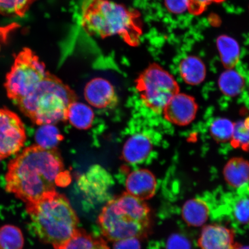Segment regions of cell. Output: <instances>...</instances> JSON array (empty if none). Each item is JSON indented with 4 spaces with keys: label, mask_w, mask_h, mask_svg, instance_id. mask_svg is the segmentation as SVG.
<instances>
[{
    "label": "cell",
    "mask_w": 249,
    "mask_h": 249,
    "mask_svg": "<svg viewBox=\"0 0 249 249\" xmlns=\"http://www.w3.org/2000/svg\"><path fill=\"white\" fill-rule=\"evenodd\" d=\"M63 171V161L57 148L31 145L9 162L6 191L26 204L36 201L55 191L56 178Z\"/></svg>",
    "instance_id": "cell-1"
},
{
    "label": "cell",
    "mask_w": 249,
    "mask_h": 249,
    "mask_svg": "<svg viewBox=\"0 0 249 249\" xmlns=\"http://www.w3.org/2000/svg\"><path fill=\"white\" fill-rule=\"evenodd\" d=\"M80 24L89 36H118L132 47L139 46L143 34L140 12L113 0H84Z\"/></svg>",
    "instance_id": "cell-2"
},
{
    "label": "cell",
    "mask_w": 249,
    "mask_h": 249,
    "mask_svg": "<svg viewBox=\"0 0 249 249\" xmlns=\"http://www.w3.org/2000/svg\"><path fill=\"white\" fill-rule=\"evenodd\" d=\"M32 227L42 242L60 249L72 237L79 220L69 200L56 191L26 204Z\"/></svg>",
    "instance_id": "cell-3"
},
{
    "label": "cell",
    "mask_w": 249,
    "mask_h": 249,
    "mask_svg": "<svg viewBox=\"0 0 249 249\" xmlns=\"http://www.w3.org/2000/svg\"><path fill=\"white\" fill-rule=\"evenodd\" d=\"M98 221L103 235L108 240L142 238L150 230V210L144 201L124 193L106 204Z\"/></svg>",
    "instance_id": "cell-4"
},
{
    "label": "cell",
    "mask_w": 249,
    "mask_h": 249,
    "mask_svg": "<svg viewBox=\"0 0 249 249\" xmlns=\"http://www.w3.org/2000/svg\"><path fill=\"white\" fill-rule=\"evenodd\" d=\"M77 99L69 86L47 71L34 91L16 104L34 123L42 125L67 121L68 108Z\"/></svg>",
    "instance_id": "cell-5"
},
{
    "label": "cell",
    "mask_w": 249,
    "mask_h": 249,
    "mask_svg": "<svg viewBox=\"0 0 249 249\" xmlns=\"http://www.w3.org/2000/svg\"><path fill=\"white\" fill-rule=\"evenodd\" d=\"M45 65L29 48L17 55L11 71L6 76L5 87L9 99L16 103L34 91L45 77Z\"/></svg>",
    "instance_id": "cell-6"
},
{
    "label": "cell",
    "mask_w": 249,
    "mask_h": 249,
    "mask_svg": "<svg viewBox=\"0 0 249 249\" xmlns=\"http://www.w3.org/2000/svg\"><path fill=\"white\" fill-rule=\"evenodd\" d=\"M136 89L146 107L160 113L171 98L179 92V87L171 74L160 65L152 63L136 80Z\"/></svg>",
    "instance_id": "cell-7"
},
{
    "label": "cell",
    "mask_w": 249,
    "mask_h": 249,
    "mask_svg": "<svg viewBox=\"0 0 249 249\" xmlns=\"http://www.w3.org/2000/svg\"><path fill=\"white\" fill-rule=\"evenodd\" d=\"M26 140V132L20 117L7 108H0V159L17 154Z\"/></svg>",
    "instance_id": "cell-8"
},
{
    "label": "cell",
    "mask_w": 249,
    "mask_h": 249,
    "mask_svg": "<svg viewBox=\"0 0 249 249\" xmlns=\"http://www.w3.org/2000/svg\"><path fill=\"white\" fill-rule=\"evenodd\" d=\"M198 105L193 96L183 93L174 96L164 107L165 119L176 125H188L195 119Z\"/></svg>",
    "instance_id": "cell-9"
},
{
    "label": "cell",
    "mask_w": 249,
    "mask_h": 249,
    "mask_svg": "<svg viewBox=\"0 0 249 249\" xmlns=\"http://www.w3.org/2000/svg\"><path fill=\"white\" fill-rule=\"evenodd\" d=\"M84 95L86 100L95 108H111L118 103V97L114 87L107 79L94 78L87 84Z\"/></svg>",
    "instance_id": "cell-10"
},
{
    "label": "cell",
    "mask_w": 249,
    "mask_h": 249,
    "mask_svg": "<svg viewBox=\"0 0 249 249\" xmlns=\"http://www.w3.org/2000/svg\"><path fill=\"white\" fill-rule=\"evenodd\" d=\"M236 245L232 230L219 225L204 227L198 239L201 249H235Z\"/></svg>",
    "instance_id": "cell-11"
},
{
    "label": "cell",
    "mask_w": 249,
    "mask_h": 249,
    "mask_svg": "<svg viewBox=\"0 0 249 249\" xmlns=\"http://www.w3.org/2000/svg\"><path fill=\"white\" fill-rule=\"evenodd\" d=\"M157 186L155 177L147 169L132 171L127 176L125 182L127 193L142 201L153 197Z\"/></svg>",
    "instance_id": "cell-12"
},
{
    "label": "cell",
    "mask_w": 249,
    "mask_h": 249,
    "mask_svg": "<svg viewBox=\"0 0 249 249\" xmlns=\"http://www.w3.org/2000/svg\"><path fill=\"white\" fill-rule=\"evenodd\" d=\"M152 149L150 139L143 133H137L127 140L124 145L122 157L126 162L136 164L148 157Z\"/></svg>",
    "instance_id": "cell-13"
},
{
    "label": "cell",
    "mask_w": 249,
    "mask_h": 249,
    "mask_svg": "<svg viewBox=\"0 0 249 249\" xmlns=\"http://www.w3.org/2000/svg\"><path fill=\"white\" fill-rule=\"evenodd\" d=\"M223 176L232 188H244L249 182V161L241 157L231 159L224 167Z\"/></svg>",
    "instance_id": "cell-14"
},
{
    "label": "cell",
    "mask_w": 249,
    "mask_h": 249,
    "mask_svg": "<svg viewBox=\"0 0 249 249\" xmlns=\"http://www.w3.org/2000/svg\"><path fill=\"white\" fill-rule=\"evenodd\" d=\"M180 77L188 85H200L205 79L207 70L200 58L195 55H188L180 61L179 65Z\"/></svg>",
    "instance_id": "cell-15"
},
{
    "label": "cell",
    "mask_w": 249,
    "mask_h": 249,
    "mask_svg": "<svg viewBox=\"0 0 249 249\" xmlns=\"http://www.w3.org/2000/svg\"><path fill=\"white\" fill-rule=\"evenodd\" d=\"M210 208L206 202L201 198H192L183 205L182 216L190 226L201 227L209 218Z\"/></svg>",
    "instance_id": "cell-16"
},
{
    "label": "cell",
    "mask_w": 249,
    "mask_h": 249,
    "mask_svg": "<svg viewBox=\"0 0 249 249\" xmlns=\"http://www.w3.org/2000/svg\"><path fill=\"white\" fill-rule=\"evenodd\" d=\"M108 176L101 168H93L80 179L79 186L87 195L99 197L105 194L108 188Z\"/></svg>",
    "instance_id": "cell-17"
},
{
    "label": "cell",
    "mask_w": 249,
    "mask_h": 249,
    "mask_svg": "<svg viewBox=\"0 0 249 249\" xmlns=\"http://www.w3.org/2000/svg\"><path fill=\"white\" fill-rule=\"evenodd\" d=\"M217 48L221 61L227 70L233 69L240 60V48L235 39L223 35L217 39Z\"/></svg>",
    "instance_id": "cell-18"
},
{
    "label": "cell",
    "mask_w": 249,
    "mask_h": 249,
    "mask_svg": "<svg viewBox=\"0 0 249 249\" xmlns=\"http://www.w3.org/2000/svg\"><path fill=\"white\" fill-rule=\"evenodd\" d=\"M93 119L94 113L92 108L83 103L74 102L68 108L67 120L78 129H89Z\"/></svg>",
    "instance_id": "cell-19"
},
{
    "label": "cell",
    "mask_w": 249,
    "mask_h": 249,
    "mask_svg": "<svg viewBox=\"0 0 249 249\" xmlns=\"http://www.w3.org/2000/svg\"><path fill=\"white\" fill-rule=\"evenodd\" d=\"M218 86L223 94L229 97H235L244 90L245 82L244 77L237 71L229 69L220 74Z\"/></svg>",
    "instance_id": "cell-20"
},
{
    "label": "cell",
    "mask_w": 249,
    "mask_h": 249,
    "mask_svg": "<svg viewBox=\"0 0 249 249\" xmlns=\"http://www.w3.org/2000/svg\"><path fill=\"white\" fill-rule=\"evenodd\" d=\"M35 138L37 145L40 147L51 149L56 148L64 137L53 124H45L36 130Z\"/></svg>",
    "instance_id": "cell-21"
},
{
    "label": "cell",
    "mask_w": 249,
    "mask_h": 249,
    "mask_svg": "<svg viewBox=\"0 0 249 249\" xmlns=\"http://www.w3.org/2000/svg\"><path fill=\"white\" fill-rule=\"evenodd\" d=\"M23 245V233L18 227L5 225L0 228V249H21Z\"/></svg>",
    "instance_id": "cell-22"
},
{
    "label": "cell",
    "mask_w": 249,
    "mask_h": 249,
    "mask_svg": "<svg viewBox=\"0 0 249 249\" xmlns=\"http://www.w3.org/2000/svg\"><path fill=\"white\" fill-rule=\"evenodd\" d=\"M235 124L227 118H220L214 120L210 126V133L214 140L225 142L231 140Z\"/></svg>",
    "instance_id": "cell-23"
},
{
    "label": "cell",
    "mask_w": 249,
    "mask_h": 249,
    "mask_svg": "<svg viewBox=\"0 0 249 249\" xmlns=\"http://www.w3.org/2000/svg\"><path fill=\"white\" fill-rule=\"evenodd\" d=\"M101 238H96L82 229H78L74 235L60 249H95Z\"/></svg>",
    "instance_id": "cell-24"
},
{
    "label": "cell",
    "mask_w": 249,
    "mask_h": 249,
    "mask_svg": "<svg viewBox=\"0 0 249 249\" xmlns=\"http://www.w3.org/2000/svg\"><path fill=\"white\" fill-rule=\"evenodd\" d=\"M37 0H0V15L23 17Z\"/></svg>",
    "instance_id": "cell-25"
},
{
    "label": "cell",
    "mask_w": 249,
    "mask_h": 249,
    "mask_svg": "<svg viewBox=\"0 0 249 249\" xmlns=\"http://www.w3.org/2000/svg\"><path fill=\"white\" fill-rule=\"evenodd\" d=\"M231 143L235 148L249 150V117L235 124Z\"/></svg>",
    "instance_id": "cell-26"
},
{
    "label": "cell",
    "mask_w": 249,
    "mask_h": 249,
    "mask_svg": "<svg viewBox=\"0 0 249 249\" xmlns=\"http://www.w3.org/2000/svg\"><path fill=\"white\" fill-rule=\"evenodd\" d=\"M233 215L239 223L249 224V197L242 196L233 205Z\"/></svg>",
    "instance_id": "cell-27"
},
{
    "label": "cell",
    "mask_w": 249,
    "mask_h": 249,
    "mask_svg": "<svg viewBox=\"0 0 249 249\" xmlns=\"http://www.w3.org/2000/svg\"><path fill=\"white\" fill-rule=\"evenodd\" d=\"M225 0H189L188 11L195 16L202 14L213 3H220Z\"/></svg>",
    "instance_id": "cell-28"
},
{
    "label": "cell",
    "mask_w": 249,
    "mask_h": 249,
    "mask_svg": "<svg viewBox=\"0 0 249 249\" xmlns=\"http://www.w3.org/2000/svg\"><path fill=\"white\" fill-rule=\"evenodd\" d=\"M166 249H192V248L189 241L185 236L174 233L168 238Z\"/></svg>",
    "instance_id": "cell-29"
},
{
    "label": "cell",
    "mask_w": 249,
    "mask_h": 249,
    "mask_svg": "<svg viewBox=\"0 0 249 249\" xmlns=\"http://www.w3.org/2000/svg\"><path fill=\"white\" fill-rule=\"evenodd\" d=\"M167 11L174 15L184 13L189 8V0H164Z\"/></svg>",
    "instance_id": "cell-30"
},
{
    "label": "cell",
    "mask_w": 249,
    "mask_h": 249,
    "mask_svg": "<svg viewBox=\"0 0 249 249\" xmlns=\"http://www.w3.org/2000/svg\"><path fill=\"white\" fill-rule=\"evenodd\" d=\"M140 238H128L115 241L113 249H141Z\"/></svg>",
    "instance_id": "cell-31"
},
{
    "label": "cell",
    "mask_w": 249,
    "mask_h": 249,
    "mask_svg": "<svg viewBox=\"0 0 249 249\" xmlns=\"http://www.w3.org/2000/svg\"><path fill=\"white\" fill-rule=\"evenodd\" d=\"M19 27V24L17 23H12L6 26H0V51L2 47L8 41L9 36Z\"/></svg>",
    "instance_id": "cell-32"
},
{
    "label": "cell",
    "mask_w": 249,
    "mask_h": 249,
    "mask_svg": "<svg viewBox=\"0 0 249 249\" xmlns=\"http://www.w3.org/2000/svg\"><path fill=\"white\" fill-rule=\"evenodd\" d=\"M71 181V176L68 171H63L59 174L55 180L56 186H66Z\"/></svg>",
    "instance_id": "cell-33"
},
{
    "label": "cell",
    "mask_w": 249,
    "mask_h": 249,
    "mask_svg": "<svg viewBox=\"0 0 249 249\" xmlns=\"http://www.w3.org/2000/svg\"><path fill=\"white\" fill-rule=\"evenodd\" d=\"M95 249H110V248H108L107 244V242H106L104 239L101 238L100 241L99 242L97 247H96Z\"/></svg>",
    "instance_id": "cell-34"
},
{
    "label": "cell",
    "mask_w": 249,
    "mask_h": 249,
    "mask_svg": "<svg viewBox=\"0 0 249 249\" xmlns=\"http://www.w3.org/2000/svg\"><path fill=\"white\" fill-rule=\"evenodd\" d=\"M235 249H249V246H242L236 244Z\"/></svg>",
    "instance_id": "cell-35"
},
{
    "label": "cell",
    "mask_w": 249,
    "mask_h": 249,
    "mask_svg": "<svg viewBox=\"0 0 249 249\" xmlns=\"http://www.w3.org/2000/svg\"><path fill=\"white\" fill-rule=\"evenodd\" d=\"M0 160H1V159H0Z\"/></svg>",
    "instance_id": "cell-36"
}]
</instances>
